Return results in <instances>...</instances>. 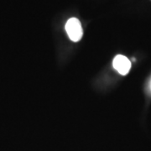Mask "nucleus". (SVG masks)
<instances>
[{"instance_id": "nucleus-1", "label": "nucleus", "mask_w": 151, "mask_h": 151, "mask_svg": "<svg viewBox=\"0 0 151 151\" xmlns=\"http://www.w3.org/2000/svg\"><path fill=\"white\" fill-rule=\"evenodd\" d=\"M65 31L70 40L77 42L83 35V30L80 20L76 18H70L65 24Z\"/></svg>"}, {"instance_id": "nucleus-2", "label": "nucleus", "mask_w": 151, "mask_h": 151, "mask_svg": "<svg viewBox=\"0 0 151 151\" xmlns=\"http://www.w3.org/2000/svg\"><path fill=\"white\" fill-rule=\"evenodd\" d=\"M113 65L114 69L121 75H126L131 68V61L123 55H118L113 59Z\"/></svg>"}]
</instances>
